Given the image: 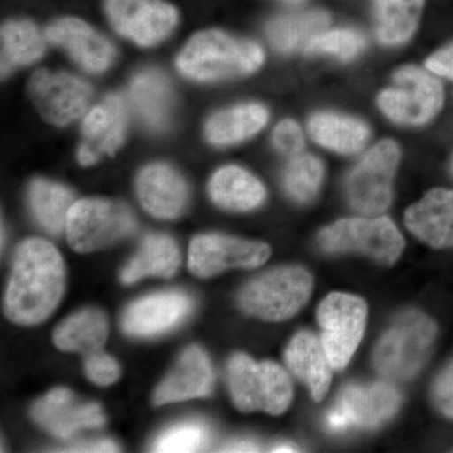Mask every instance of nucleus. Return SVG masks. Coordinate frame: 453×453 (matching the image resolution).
Masks as SVG:
<instances>
[{"label": "nucleus", "mask_w": 453, "mask_h": 453, "mask_svg": "<svg viewBox=\"0 0 453 453\" xmlns=\"http://www.w3.org/2000/svg\"><path fill=\"white\" fill-rule=\"evenodd\" d=\"M405 225L434 249L453 247V190H429L421 201L408 208Z\"/></svg>", "instance_id": "aec40b11"}, {"label": "nucleus", "mask_w": 453, "mask_h": 453, "mask_svg": "<svg viewBox=\"0 0 453 453\" xmlns=\"http://www.w3.org/2000/svg\"><path fill=\"white\" fill-rule=\"evenodd\" d=\"M32 416L41 427L64 440L81 429L100 428L105 425L100 405L81 403L65 388L50 390L33 407Z\"/></svg>", "instance_id": "dca6fc26"}, {"label": "nucleus", "mask_w": 453, "mask_h": 453, "mask_svg": "<svg viewBox=\"0 0 453 453\" xmlns=\"http://www.w3.org/2000/svg\"><path fill=\"white\" fill-rule=\"evenodd\" d=\"M127 113L118 95H109L89 110L82 124V142L77 159L83 166L94 165L105 155H113L124 144Z\"/></svg>", "instance_id": "4468645a"}, {"label": "nucleus", "mask_w": 453, "mask_h": 453, "mask_svg": "<svg viewBox=\"0 0 453 453\" xmlns=\"http://www.w3.org/2000/svg\"><path fill=\"white\" fill-rule=\"evenodd\" d=\"M64 258L49 241L31 238L20 244L4 299V311L19 325H37L53 314L64 296Z\"/></svg>", "instance_id": "f257e3e1"}, {"label": "nucleus", "mask_w": 453, "mask_h": 453, "mask_svg": "<svg viewBox=\"0 0 453 453\" xmlns=\"http://www.w3.org/2000/svg\"><path fill=\"white\" fill-rule=\"evenodd\" d=\"M107 334L105 314L97 309H83L56 327L53 342L61 350L89 354L103 350Z\"/></svg>", "instance_id": "cd10ccee"}, {"label": "nucleus", "mask_w": 453, "mask_h": 453, "mask_svg": "<svg viewBox=\"0 0 453 453\" xmlns=\"http://www.w3.org/2000/svg\"><path fill=\"white\" fill-rule=\"evenodd\" d=\"M192 299L180 291L142 297L125 312L124 332L131 336H154L168 332L192 311Z\"/></svg>", "instance_id": "f3484780"}, {"label": "nucleus", "mask_w": 453, "mask_h": 453, "mask_svg": "<svg viewBox=\"0 0 453 453\" xmlns=\"http://www.w3.org/2000/svg\"><path fill=\"white\" fill-rule=\"evenodd\" d=\"M443 101V88L436 77L417 67H404L395 73V88L381 92L378 105L390 120L416 127L431 121Z\"/></svg>", "instance_id": "9d476101"}, {"label": "nucleus", "mask_w": 453, "mask_h": 453, "mask_svg": "<svg viewBox=\"0 0 453 453\" xmlns=\"http://www.w3.org/2000/svg\"><path fill=\"white\" fill-rule=\"evenodd\" d=\"M71 452H116L119 451L118 446L112 441H98V442L83 443V445L74 446Z\"/></svg>", "instance_id": "a19ab883"}, {"label": "nucleus", "mask_w": 453, "mask_h": 453, "mask_svg": "<svg viewBox=\"0 0 453 453\" xmlns=\"http://www.w3.org/2000/svg\"><path fill=\"white\" fill-rule=\"evenodd\" d=\"M309 131L318 144L340 154L357 153L369 139V129L365 122L333 112L312 116Z\"/></svg>", "instance_id": "bb28decb"}, {"label": "nucleus", "mask_w": 453, "mask_h": 453, "mask_svg": "<svg viewBox=\"0 0 453 453\" xmlns=\"http://www.w3.org/2000/svg\"><path fill=\"white\" fill-rule=\"evenodd\" d=\"M330 17L323 11H308L301 13L276 17L267 26V37L273 49L282 53L303 50L310 41L329 25Z\"/></svg>", "instance_id": "c756f323"}, {"label": "nucleus", "mask_w": 453, "mask_h": 453, "mask_svg": "<svg viewBox=\"0 0 453 453\" xmlns=\"http://www.w3.org/2000/svg\"><path fill=\"white\" fill-rule=\"evenodd\" d=\"M326 425L327 428L335 432L345 431V429L351 427L350 419H349L347 413H345L339 405H336V407L327 414Z\"/></svg>", "instance_id": "ea45409f"}, {"label": "nucleus", "mask_w": 453, "mask_h": 453, "mask_svg": "<svg viewBox=\"0 0 453 453\" xmlns=\"http://www.w3.org/2000/svg\"><path fill=\"white\" fill-rule=\"evenodd\" d=\"M107 18L122 37L142 47L157 46L178 25V12L164 0H106Z\"/></svg>", "instance_id": "f8f14e48"}, {"label": "nucleus", "mask_w": 453, "mask_h": 453, "mask_svg": "<svg viewBox=\"0 0 453 453\" xmlns=\"http://www.w3.org/2000/svg\"><path fill=\"white\" fill-rule=\"evenodd\" d=\"M323 164L312 155H297L283 172V188L297 203H309L318 196L323 181Z\"/></svg>", "instance_id": "473e14b6"}, {"label": "nucleus", "mask_w": 453, "mask_h": 453, "mask_svg": "<svg viewBox=\"0 0 453 453\" xmlns=\"http://www.w3.org/2000/svg\"><path fill=\"white\" fill-rule=\"evenodd\" d=\"M285 362L292 374L309 387L312 399L323 401L332 384L333 366L321 339L308 332L296 334L286 349Z\"/></svg>", "instance_id": "4be33fe9"}, {"label": "nucleus", "mask_w": 453, "mask_h": 453, "mask_svg": "<svg viewBox=\"0 0 453 453\" xmlns=\"http://www.w3.org/2000/svg\"><path fill=\"white\" fill-rule=\"evenodd\" d=\"M28 94L42 118L59 127L81 118L92 100L88 82L62 71L38 70L29 80Z\"/></svg>", "instance_id": "9b49d317"}, {"label": "nucleus", "mask_w": 453, "mask_h": 453, "mask_svg": "<svg viewBox=\"0 0 453 453\" xmlns=\"http://www.w3.org/2000/svg\"><path fill=\"white\" fill-rule=\"evenodd\" d=\"M180 266L178 244L166 234H150L142 241L139 252L122 271L121 280L131 285L144 277H173Z\"/></svg>", "instance_id": "393cba45"}, {"label": "nucleus", "mask_w": 453, "mask_h": 453, "mask_svg": "<svg viewBox=\"0 0 453 453\" xmlns=\"http://www.w3.org/2000/svg\"><path fill=\"white\" fill-rule=\"evenodd\" d=\"M226 377L235 407L242 412L264 411L279 416L291 403L290 377L275 363H256L244 354H237L229 360Z\"/></svg>", "instance_id": "20e7f679"}, {"label": "nucleus", "mask_w": 453, "mask_h": 453, "mask_svg": "<svg viewBox=\"0 0 453 453\" xmlns=\"http://www.w3.org/2000/svg\"><path fill=\"white\" fill-rule=\"evenodd\" d=\"M211 201L226 211L255 210L266 198V189L257 178L240 166H223L210 181Z\"/></svg>", "instance_id": "b1692460"}, {"label": "nucleus", "mask_w": 453, "mask_h": 453, "mask_svg": "<svg viewBox=\"0 0 453 453\" xmlns=\"http://www.w3.org/2000/svg\"><path fill=\"white\" fill-rule=\"evenodd\" d=\"M46 40L29 20H12L2 27V74L35 64L44 55Z\"/></svg>", "instance_id": "7c9ffc66"}, {"label": "nucleus", "mask_w": 453, "mask_h": 453, "mask_svg": "<svg viewBox=\"0 0 453 453\" xmlns=\"http://www.w3.org/2000/svg\"><path fill=\"white\" fill-rule=\"evenodd\" d=\"M266 243L240 240L223 234H201L193 238L188 266L196 277L219 275L229 268H255L270 257Z\"/></svg>", "instance_id": "ddd939ff"}, {"label": "nucleus", "mask_w": 453, "mask_h": 453, "mask_svg": "<svg viewBox=\"0 0 453 453\" xmlns=\"http://www.w3.org/2000/svg\"><path fill=\"white\" fill-rule=\"evenodd\" d=\"M273 144L277 150L288 157H297L303 149V135L299 125L292 120H283L273 130Z\"/></svg>", "instance_id": "e433bc0d"}, {"label": "nucleus", "mask_w": 453, "mask_h": 453, "mask_svg": "<svg viewBox=\"0 0 453 453\" xmlns=\"http://www.w3.org/2000/svg\"><path fill=\"white\" fill-rule=\"evenodd\" d=\"M85 372L92 383L100 387L111 386L120 377L118 363L103 350L88 354L85 359Z\"/></svg>", "instance_id": "c9c22d12"}, {"label": "nucleus", "mask_w": 453, "mask_h": 453, "mask_svg": "<svg viewBox=\"0 0 453 453\" xmlns=\"http://www.w3.org/2000/svg\"><path fill=\"white\" fill-rule=\"evenodd\" d=\"M267 120V109L259 104L234 106L211 116L205 124V138L217 146L238 144L257 134Z\"/></svg>", "instance_id": "a878e982"}, {"label": "nucleus", "mask_w": 453, "mask_h": 453, "mask_svg": "<svg viewBox=\"0 0 453 453\" xmlns=\"http://www.w3.org/2000/svg\"><path fill=\"white\" fill-rule=\"evenodd\" d=\"M210 434L202 423L188 422L164 432L154 446L155 452H196L207 446Z\"/></svg>", "instance_id": "f704fd0d"}, {"label": "nucleus", "mask_w": 453, "mask_h": 453, "mask_svg": "<svg viewBox=\"0 0 453 453\" xmlns=\"http://www.w3.org/2000/svg\"><path fill=\"white\" fill-rule=\"evenodd\" d=\"M365 47V38L353 29H333L316 35L305 52L309 55L335 56L342 61H349L359 55Z\"/></svg>", "instance_id": "72a5a7b5"}, {"label": "nucleus", "mask_w": 453, "mask_h": 453, "mask_svg": "<svg viewBox=\"0 0 453 453\" xmlns=\"http://www.w3.org/2000/svg\"><path fill=\"white\" fill-rule=\"evenodd\" d=\"M437 326L428 316L411 310L395 319L374 350V365L388 380L413 378L427 362Z\"/></svg>", "instance_id": "7ed1b4c3"}, {"label": "nucleus", "mask_w": 453, "mask_h": 453, "mask_svg": "<svg viewBox=\"0 0 453 453\" xmlns=\"http://www.w3.org/2000/svg\"><path fill=\"white\" fill-rule=\"evenodd\" d=\"M312 277L303 267L275 268L247 283L240 306L247 314L267 321H283L308 303Z\"/></svg>", "instance_id": "39448f33"}, {"label": "nucleus", "mask_w": 453, "mask_h": 453, "mask_svg": "<svg viewBox=\"0 0 453 453\" xmlns=\"http://www.w3.org/2000/svg\"><path fill=\"white\" fill-rule=\"evenodd\" d=\"M365 301L354 295L334 292L318 309V323L323 330L321 342L333 369L348 365L365 334Z\"/></svg>", "instance_id": "1a4fd4ad"}, {"label": "nucleus", "mask_w": 453, "mask_h": 453, "mask_svg": "<svg viewBox=\"0 0 453 453\" xmlns=\"http://www.w3.org/2000/svg\"><path fill=\"white\" fill-rule=\"evenodd\" d=\"M136 192L144 210L160 219H177L188 202L186 180L166 164H151L142 169Z\"/></svg>", "instance_id": "a211bd4d"}, {"label": "nucleus", "mask_w": 453, "mask_h": 453, "mask_svg": "<svg viewBox=\"0 0 453 453\" xmlns=\"http://www.w3.org/2000/svg\"><path fill=\"white\" fill-rule=\"evenodd\" d=\"M321 251L359 252L383 265H393L401 257L404 240L395 223L387 217L338 220L319 234Z\"/></svg>", "instance_id": "0eeeda50"}, {"label": "nucleus", "mask_w": 453, "mask_h": 453, "mask_svg": "<svg viewBox=\"0 0 453 453\" xmlns=\"http://www.w3.org/2000/svg\"><path fill=\"white\" fill-rule=\"evenodd\" d=\"M28 201L33 216L43 229L52 234L64 231L74 203L73 195L67 188L44 179H35L29 186Z\"/></svg>", "instance_id": "2f4dec72"}, {"label": "nucleus", "mask_w": 453, "mask_h": 453, "mask_svg": "<svg viewBox=\"0 0 453 453\" xmlns=\"http://www.w3.org/2000/svg\"><path fill=\"white\" fill-rule=\"evenodd\" d=\"M399 157L398 145L392 140H383L349 173L345 195L354 210L380 214L389 207Z\"/></svg>", "instance_id": "6e6552de"}, {"label": "nucleus", "mask_w": 453, "mask_h": 453, "mask_svg": "<svg viewBox=\"0 0 453 453\" xmlns=\"http://www.w3.org/2000/svg\"><path fill=\"white\" fill-rule=\"evenodd\" d=\"M264 59V50L255 42L211 29L190 38L179 53L177 67L195 81H219L253 73Z\"/></svg>", "instance_id": "f03ea898"}, {"label": "nucleus", "mask_w": 453, "mask_h": 453, "mask_svg": "<svg viewBox=\"0 0 453 453\" xmlns=\"http://www.w3.org/2000/svg\"><path fill=\"white\" fill-rule=\"evenodd\" d=\"M135 219L127 205L107 199L74 202L65 232L74 251L89 253L105 249L135 231Z\"/></svg>", "instance_id": "423d86ee"}, {"label": "nucleus", "mask_w": 453, "mask_h": 453, "mask_svg": "<svg viewBox=\"0 0 453 453\" xmlns=\"http://www.w3.org/2000/svg\"><path fill=\"white\" fill-rule=\"evenodd\" d=\"M129 96L142 124L151 131H164L173 109V88L168 77L157 70H145L134 76Z\"/></svg>", "instance_id": "5701e85b"}, {"label": "nucleus", "mask_w": 453, "mask_h": 453, "mask_svg": "<svg viewBox=\"0 0 453 453\" xmlns=\"http://www.w3.org/2000/svg\"><path fill=\"white\" fill-rule=\"evenodd\" d=\"M213 381V368L207 354L198 347L188 348L173 372L157 387L154 404L164 405L210 395Z\"/></svg>", "instance_id": "6ab92c4d"}, {"label": "nucleus", "mask_w": 453, "mask_h": 453, "mask_svg": "<svg viewBox=\"0 0 453 453\" xmlns=\"http://www.w3.org/2000/svg\"><path fill=\"white\" fill-rule=\"evenodd\" d=\"M46 40L61 47L82 70L101 73L115 61L111 42L77 18H62L47 28Z\"/></svg>", "instance_id": "2eb2a0df"}, {"label": "nucleus", "mask_w": 453, "mask_h": 453, "mask_svg": "<svg viewBox=\"0 0 453 453\" xmlns=\"http://www.w3.org/2000/svg\"><path fill=\"white\" fill-rule=\"evenodd\" d=\"M285 2H288V3H300V2H303V0H285Z\"/></svg>", "instance_id": "c03bdc74"}, {"label": "nucleus", "mask_w": 453, "mask_h": 453, "mask_svg": "<svg viewBox=\"0 0 453 453\" xmlns=\"http://www.w3.org/2000/svg\"><path fill=\"white\" fill-rule=\"evenodd\" d=\"M432 399L441 412L453 418V362L443 369L434 381Z\"/></svg>", "instance_id": "4c0bfd02"}, {"label": "nucleus", "mask_w": 453, "mask_h": 453, "mask_svg": "<svg viewBox=\"0 0 453 453\" xmlns=\"http://www.w3.org/2000/svg\"><path fill=\"white\" fill-rule=\"evenodd\" d=\"M426 0H374V28L386 46H399L418 27Z\"/></svg>", "instance_id": "c85d7f7f"}, {"label": "nucleus", "mask_w": 453, "mask_h": 453, "mask_svg": "<svg viewBox=\"0 0 453 453\" xmlns=\"http://www.w3.org/2000/svg\"><path fill=\"white\" fill-rule=\"evenodd\" d=\"M222 451L226 452H256L259 447L252 442H234L223 447Z\"/></svg>", "instance_id": "79ce46f5"}, {"label": "nucleus", "mask_w": 453, "mask_h": 453, "mask_svg": "<svg viewBox=\"0 0 453 453\" xmlns=\"http://www.w3.org/2000/svg\"><path fill=\"white\" fill-rule=\"evenodd\" d=\"M401 395L386 383L354 384L345 387L338 404L351 426L374 429L389 421L398 411Z\"/></svg>", "instance_id": "412c9836"}, {"label": "nucleus", "mask_w": 453, "mask_h": 453, "mask_svg": "<svg viewBox=\"0 0 453 453\" xmlns=\"http://www.w3.org/2000/svg\"><path fill=\"white\" fill-rule=\"evenodd\" d=\"M426 65L431 73L453 80V43L429 57Z\"/></svg>", "instance_id": "58836bf2"}, {"label": "nucleus", "mask_w": 453, "mask_h": 453, "mask_svg": "<svg viewBox=\"0 0 453 453\" xmlns=\"http://www.w3.org/2000/svg\"><path fill=\"white\" fill-rule=\"evenodd\" d=\"M295 449H292L291 446L283 445V446H277L275 447V449H273V452H294Z\"/></svg>", "instance_id": "37998d69"}]
</instances>
